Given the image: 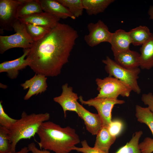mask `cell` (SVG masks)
<instances>
[{"mask_svg":"<svg viewBox=\"0 0 153 153\" xmlns=\"http://www.w3.org/2000/svg\"><path fill=\"white\" fill-rule=\"evenodd\" d=\"M109 43L114 56L129 50L132 41L129 32L120 29L112 33Z\"/></svg>","mask_w":153,"mask_h":153,"instance_id":"9a60e30c","label":"cell"},{"mask_svg":"<svg viewBox=\"0 0 153 153\" xmlns=\"http://www.w3.org/2000/svg\"><path fill=\"white\" fill-rule=\"evenodd\" d=\"M148 13L150 19L152 20L153 21V2L152 5H150L149 8Z\"/></svg>","mask_w":153,"mask_h":153,"instance_id":"e575fe53","label":"cell"},{"mask_svg":"<svg viewBox=\"0 0 153 153\" xmlns=\"http://www.w3.org/2000/svg\"><path fill=\"white\" fill-rule=\"evenodd\" d=\"M47 79V78L44 75L35 73L33 77L22 84L21 86L24 90L29 88L24 98V99L28 100L33 95L45 92L48 87Z\"/></svg>","mask_w":153,"mask_h":153,"instance_id":"4fadbf2b","label":"cell"},{"mask_svg":"<svg viewBox=\"0 0 153 153\" xmlns=\"http://www.w3.org/2000/svg\"><path fill=\"white\" fill-rule=\"evenodd\" d=\"M25 25L27 33L34 42L42 38L51 29L45 27L30 24L26 23Z\"/></svg>","mask_w":153,"mask_h":153,"instance_id":"d4e9b609","label":"cell"},{"mask_svg":"<svg viewBox=\"0 0 153 153\" xmlns=\"http://www.w3.org/2000/svg\"><path fill=\"white\" fill-rule=\"evenodd\" d=\"M140 56V54L129 49L114 56V61L124 68L133 69L139 67Z\"/></svg>","mask_w":153,"mask_h":153,"instance_id":"e0dca14e","label":"cell"},{"mask_svg":"<svg viewBox=\"0 0 153 153\" xmlns=\"http://www.w3.org/2000/svg\"><path fill=\"white\" fill-rule=\"evenodd\" d=\"M39 1L42 9L44 12L49 13L60 19H65L68 18L73 20L76 18L67 8L57 0Z\"/></svg>","mask_w":153,"mask_h":153,"instance_id":"2e32d148","label":"cell"},{"mask_svg":"<svg viewBox=\"0 0 153 153\" xmlns=\"http://www.w3.org/2000/svg\"><path fill=\"white\" fill-rule=\"evenodd\" d=\"M62 88V92L61 95L54 97L53 98L54 101L59 104L62 107L65 118L67 111L75 112L77 114L76 103L79 97L77 94L73 92L72 87L68 86L67 83L63 85Z\"/></svg>","mask_w":153,"mask_h":153,"instance_id":"30bf717a","label":"cell"},{"mask_svg":"<svg viewBox=\"0 0 153 153\" xmlns=\"http://www.w3.org/2000/svg\"><path fill=\"white\" fill-rule=\"evenodd\" d=\"M8 133L9 129L0 126V153H8L11 151Z\"/></svg>","mask_w":153,"mask_h":153,"instance_id":"4316f807","label":"cell"},{"mask_svg":"<svg viewBox=\"0 0 153 153\" xmlns=\"http://www.w3.org/2000/svg\"><path fill=\"white\" fill-rule=\"evenodd\" d=\"M13 27L16 32L9 36H0V53L14 48L24 49L30 48L34 42L26 31L25 24L18 19L14 24Z\"/></svg>","mask_w":153,"mask_h":153,"instance_id":"277c9868","label":"cell"},{"mask_svg":"<svg viewBox=\"0 0 153 153\" xmlns=\"http://www.w3.org/2000/svg\"><path fill=\"white\" fill-rule=\"evenodd\" d=\"M94 147L106 152L109 150L116 139V137L111 135L107 127L103 126L96 135Z\"/></svg>","mask_w":153,"mask_h":153,"instance_id":"ffe728a7","label":"cell"},{"mask_svg":"<svg viewBox=\"0 0 153 153\" xmlns=\"http://www.w3.org/2000/svg\"><path fill=\"white\" fill-rule=\"evenodd\" d=\"M135 112V116L137 121L147 125L150 129L153 137V113L148 107H143L138 105L136 106Z\"/></svg>","mask_w":153,"mask_h":153,"instance_id":"603a6c76","label":"cell"},{"mask_svg":"<svg viewBox=\"0 0 153 153\" xmlns=\"http://www.w3.org/2000/svg\"><path fill=\"white\" fill-rule=\"evenodd\" d=\"M87 27L89 33L85 35L84 39L88 46L93 47L103 42L110 43L112 33L101 20L96 23H89Z\"/></svg>","mask_w":153,"mask_h":153,"instance_id":"ba28073f","label":"cell"},{"mask_svg":"<svg viewBox=\"0 0 153 153\" xmlns=\"http://www.w3.org/2000/svg\"><path fill=\"white\" fill-rule=\"evenodd\" d=\"M48 112L28 114L25 111L20 118L9 130L8 137L11 144V152H16V146L21 139H30L34 137L42 124L50 118Z\"/></svg>","mask_w":153,"mask_h":153,"instance_id":"3957f363","label":"cell"},{"mask_svg":"<svg viewBox=\"0 0 153 153\" xmlns=\"http://www.w3.org/2000/svg\"><path fill=\"white\" fill-rule=\"evenodd\" d=\"M128 32L132 43L135 46H141L149 39L152 34L148 27L144 26H140Z\"/></svg>","mask_w":153,"mask_h":153,"instance_id":"7402d4cb","label":"cell"},{"mask_svg":"<svg viewBox=\"0 0 153 153\" xmlns=\"http://www.w3.org/2000/svg\"><path fill=\"white\" fill-rule=\"evenodd\" d=\"M143 134L141 131H136L133 134L129 141L113 153H142L139 146V140Z\"/></svg>","mask_w":153,"mask_h":153,"instance_id":"cb8c5ba5","label":"cell"},{"mask_svg":"<svg viewBox=\"0 0 153 153\" xmlns=\"http://www.w3.org/2000/svg\"><path fill=\"white\" fill-rule=\"evenodd\" d=\"M17 11L18 18L43 12L39 0H20Z\"/></svg>","mask_w":153,"mask_h":153,"instance_id":"d6986e66","label":"cell"},{"mask_svg":"<svg viewBox=\"0 0 153 153\" xmlns=\"http://www.w3.org/2000/svg\"><path fill=\"white\" fill-rule=\"evenodd\" d=\"M29 152L32 153H51L48 150L39 149L34 142L29 144L27 146Z\"/></svg>","mask_w":153,"mask_h":153,"instance_id":"d6a6232c","label":"cell"},{"mask_svg":"<svg viewBox=\"0 0 153 153\" xmlns=\"http://www.w3.org/2000/svg\"><path fill=\"white\" fill-rule=\"evenodd\" d=\"M2 101H0V126L9 129L17 120L10 117L5 112L2 105Z\"/></svg>","mask_w":153,"mask_h":153,"instance_id":"83f0119b","label":"cell"},{"mask_svg":"<svg viewBox=\"0 0 153 153\" xmlns=\"http://www.w3.org/2000/svg\"><path fill=\"white\" fill-rule=\"evenodd\" d=\"M105 65V69L109 76L116 78L129 85L132 90L138 94L141 92L137 79L141 72L139 67L133 69L124 68L117 63L109 56L102 60Z\"/></svg>","mask_w":153,"mask_h":153,"instance_id":"5b68a950","label":"cell"},{"mask_svg":"<svg viewBox=\"0 0 153 153\" xmlns=\"http://www.w3.org/2000/svg\"><path fill=\"white\" fill-rule=\"evenodd\" d=\"M141 100L145 105H148V107L153 114V94L151 92L142 95Z\"/></svg>","mask_w":153,"mask_h":153,"instance_id":"1f68e13d","label":"cell"},{"mask_svg":"<svg viewBox=\"0 0 153 153\" xmlns=\"http://www.w3.org/2000/svg\"><path fill=\"white\" fill-rule=\"evenodd\" d=\"M78 35L68 24L59 22L41 39L34 42L26 57L36 73L57 76L68 61Z\"/></svg>","mask_w":153,"mask_h":153,"instance_id":"6da1fadb","label":"cell"},{"mask_svg":"<svg viewBox=\"0 0 153 153\" xmlns=\"http://www.w3.org/2000/svg\"><path fill=\"white\" fill-rule=\"evenodd\" d=\"M79 99L82 104L95 107L102 120L103 126L107 128L112 121L111 112L114 106L125 103L123 100L107 98H94L84 101L81 96L79 97Z\"/></svg>","mask_w":153,"mask_h":153,"instance_id":"52a82bcc","label":"cell"},{"mask_svg":"<svg viewBox=\"0 0 153 153\" xmlns=\"http://www.w3.org/2000/svg\"><path fill=\"white\" fill-rule=\"evenodd\" d=\"M114 0H82L84 9L89 16L104 12Z\"/></svg>","mask_w":153,"mask_h":153,"instance_id":"44dd1931","label":"cell"},{"mask_svg":"<svg viewBox=\"0 0 153 153\" xmlns=\"http://www.w3.org/2000/svg\"><path fill=\"white\" fill-rule=\"evenodd\" d=\"M21 3L20 0H0L1 31L13 30V25L18 19L16 17L17 11Z\"/></svg>","mask_w":153,"mask_h":153,"instance_id":"9c48e42d","label":"cell"},{"mask_svg":"<svg viewBox=\"0 0 153 153\" xmlns=\"http://www.w3.org/2000/svg\"><path fill=\"white\" fill-rule=\"evenodd\" d=\"M25 24H30L52 29L59 22L60 19L47 12L37 13L18 18Z\"/></svg>","mask_w":153,"mask_h":153,"instance_id":"5bb4252c","label":"cell"},{"mask_svg":"<svg viewBox=\"0 0 153 153\" xmlns=\"http://www.w3.org/2000/svg\"><path fill=\"white\" fill-rule=\"evenodd\" d=\"M76 18L81 16L84 9L82 0H57Z\"/></svg>","mask_w":153,"mask_h":153,"instance_id":"484cf974","label":"cell"},{"mask_svg":"<svg viewBox=\"0 0 153 153\" xmlns=\"http://www.w3.org/2000/svg\"><path fill=\"white\" fill-rule=\"evenodd\" d=\"M99 94L95 98H110L115 99L120 95L128 97L132 91L128 84L112 76H109L103 79L95 80Z\"/></svg>","mask_w":153,"mask_h":153,"instance_id":"8992f818","label":"cell"},{"mask_svg":"<svg viewBox=\"0 0 153 153\" xmlns=\"http://www.w3.org/2000/svg\"><path fill=\"white\" fill-rule=\"evenodd\" d=\"M139 146L142 153H152L153 152V139L146 137L139 144Z\"/></svg>","mask_w":153,"mask_h":153,"instance_id":"4dcf8cb0","label":"cell"},{"mask_svg":"<svg viewBox=\"0 0 153 153\" xmlns=\"http://www.w3.org/2000/svg\"><path fill=\"white\" fill-rule=\"evenodd\" d=\"M78 116L82 119L87 131L93 135H97L103 127L102 120L98 114L92 113L77 101Z\"/></svg>","mask_w":153,"mask_h":153,"instance_id":"8fae6325","label":"cell"},{"mask_svg":"<svg viewBox=\"0 0 153 153\" xmlns=\"http://www.w3.org/2000/svg\"><path fill=\"white\" fill-rule=\"evenodd\" d=\"M81 143L82 147H78L75 146L72 148V150L82 153H108L94 147L90 146L86 140L81 141Z\"/></svg>","mask_w":153,"mask_h":153,"instance_id":"f1b7e54d","label":"cell"},{"mask_svg":"<svg viewBox=\"0 0 153 153\" xmlns=\"http://www.w3.org/2000/svg\"><path fill=\"white\" fill-rule=\"evenodd\" d=\"M123 128L122 122L118 120H115L112 122L108 128L109 132L112 136L116 137L121 132Z\"/></svg>","mask_w":153,"mask_h":153,"instance_id":"f546056e","label":"cell"},{"mask_svg":"<svg viewBox=\"0 0 153 153\" xmlns=\"http://www.w3.org/2000/svg\"><path fill=\"white\" fill-rule=\"evenodd\" d=\"M37 134L40 139L37 143L40 149L55 153H69L80 142L74 129L69 126L63 128L50 121L43 122Z\"/></svg>","mask_w":153,"mask_h":153,"instance_id":"7a4b0ae2","label":"cell"},{"mask_svg":"<svg viewBox=\"0 0 153 153\" xmlns=\"http://www.w3.org/2000/svg\"><path fill=\"white\" fill-rule=\"evenodd\" d=\"M140 66L141 69L149 70L153 67V33L149 39L141 45Z\"/></svg>","mask_w":153,"mask_h":153,"instance_id":"ac0fdd59","label":"cell"},{"mask_svg":"<svg viewBox=\"0 0 153 153\" xmlns=\"http://www.w3.org/2000/svg\"><path fill=\"white\" fill-rule=\"evenodd\" d=\"M30 48L24 50L23 54L20 57L13 60L4 61L0 64V73L6 72L10 78H16L19 71L25 68L28 66L26 57Z\"/></svg>","mask_w":153,"mask_h":153,"instance_id":"7c38bea8","label":"cell"},{"mask_svg":"<svg viewBox=\"0 0 153 153\" xmlns=\"http://www.w3.org/2000/svg\"><path fill=\"white\" fill-rule=\"evenodd\" d=\"M29 152L27 147L25 146L22 148L18 152H10L8 153H28Z\"/></svg>","mask_w":153,"mask_h":153,"instance_id":"836d02e7","label":"cell"}]
</instances>
